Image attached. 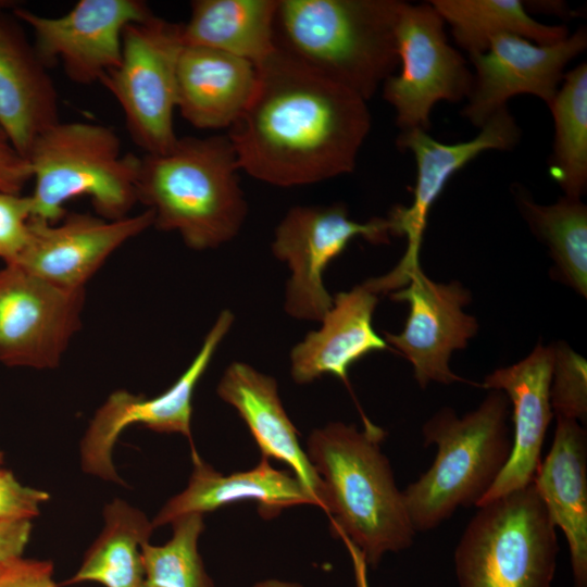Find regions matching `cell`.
Here are the masks:
<instances>
[{"instance_id": "obj_2", "label": "cell", "mask_w": 587, "mask_h": 587, "mask_svg": "<svg viewBox=\"0 0 587 587\" xmlns=\"http://www.w3.org/2000/svg\"><path fill=\"white\" fill-rule=\"evenodd\" d=\"M363 420V429L342 422L313 429L305 452L323 484V510L364 583L366 566L376 567L387 552L410 548L416 532L380 448L385 432Z\"/></svg>"}, {"instance_id": "obj_30", "label": "cell", "mask_w": 587, "mask_h": 587, "mask_svg": "<svg viewBox=\"0 0 587 587\" xmlns=\"http://www.w3.org/2000/svg\"><path fill=\"white\" fill-rule=\"evenodd\" d=\"M171 524L173 536L166 544L141 547L145 587H215L198 551L203 514H186Z\"/></svg>"}, {"instance_id": "obj_4", "label": "cell", "mask_w": 587, "mask_h": 587, "mask_svg": "<svg viewBox=\"0 0 587 587\" xmlns=\"http://www.w3.org/2000/svg\"><path fill=\"white\" fill-rule=\"evenodd\" d=\"M399 0H278L276 49L370 100L399 66Z\"/></svg>"}, {"instance_id": "obj_32", "label": "cell", "mask_w": 587, "mask_h": 587, "mask_svg": "<svg viewBox=\"0 0 587 587\" xmlns=\"http://www.w3.org/2000/svg\"><path fill=\"white\" fill-rule=\"evenodd\" d=\"M32 200L29 195L0 191V259L13 264L29 236Z\"/></svg>"}, {"instance_id": "obj_28", "label": "cell", "mask_w": 587, "mask_h": 587, "mask_svg": "<svg viewBox=\"0 0 587 587\" xmlns=\"http://www.w3.org/2000/svg\"><path fill=\"white\" fill-rule=\"evenodd\" d=\"M517 204L532 232L548 247L553 276L586 298L587 207L566 196L553 204H538L522 192Z\"/></svg>"}, {"instance_id": "obj_16", "label": "cell", "mask_w": 587, "mask_h": 587, "mask_svg": "<svg viewBox=\"0 0 587 587\" xmlns=\"http://www.w3.org/2000/svg\"><path fill=\"white\" fill-rule=\"evenodd\" d=\"M587 47L579 28L564 40L539 45L513 34L491 39L488 49L469 55L475 73L462 115L480 128L516 95L528 93L549 104L563 80L566 65Z\"/></svg>"}, {"instance_id": "obj_31", "label": "cell", "mask_w": 587, "mask_h": 587, "mask_svg": "<svg viewBox=\"0 0 587 587\" xmlns=\"http://www.w3.org/2000/svg\"><path fill=\"white\" fill-rule=\"evenodd\" d=\"M553 347V366L550 384V402L555 417L587 420V361L566 342Z\"/></svg>"}, {"instance_id": "obj_14", "label": "cell", "mask_w": 587, "mask_h": 587, "mask_svg": "<svg viewBox=\"0 0 587 587\" xmlns=\"http://www.w3.org/2000/svg\"><path fill=\"white\" fill-rule=\"evenodd\" d=\"M234 323V314L223 310L204 337L195 359L163 394L146 398L116 390L98 409L82 441V465L87 473L123 483L112 462V449L124 428L141 424L158 433H178L191 439L192 396L220 344Z\"/></svg>"}, {"instance_id": "obj_19", "label": "cell", "mask_w": 587, "mask_h": 587, "mask_svg": "<svg viewBox=\"0 0 587 587\" xmlns=\"http://www.w3.org/2000/svg\"><path fill=\"white\" fill-rule=\"evenodd\" d=\"M0 0V125L27 155L34 140L60 121L59 93L23 23Z\"/></svg>"}, {"instance_id": "obj_10", "label": "cell", "mask_w": 587, "mask_h": 587, "mask_svg": "<svg viewBox=\"0 0 587 587\" xmlns=\"http://www.w3.org/2000/svg\"><path fill=\"white\" fill-rule=\"evenodd\" d=\"M471 140L444 143L422 129L401 132L397 146L412 151L416 163L413 200L409 207L396 205L386 217L389 233L405 236L407 249L389 273L369 278L377 295L396 291L408 283L409 274L420 267V251L429 211L452 176L486 150H511L521 139V129L508 108L497 111Z\"/></svg>"}, {"instance_id": "obj_1", "label": "cell", "mask_w": 587, "mask_h": 587, "mask_svg": "<svg viewBox=\"0 0 587 587\" xmlns=\"http://www.w3.org/2000/svg\"><path fill=\"white\" fill-rule=\"evenodd\" d=\"M257 67V86L228 138L240 170L278 187L351 173L371 129L366 100L283 52Z\"/></svg>"}, {"instance_id": "obj_27", "label": "cell", "mask_w": 587, "mask_h": 587, "mask_svg": "<svg viewBox=\"0 0 587 587\" xmlns=\"http://www.w3.org/2000/svg\"><path fill=\"white\" fill-rule=\"evenodd\" d=\"M429 3L451 27L453 38L469 55L488 49L492 38L513 34L539 45L564 40L563 25H546L533 18L520 0H433Z\"/></svg>"}, {"instance_id": "obj_37", "label": "cell", "mask_w": 587, "mask_h": 587, "mask_svg": "<svg viewBox=\"0 0 587 587\" xmlns=\"http://www.w3.org/2000/svg\"><path fill=\"white\" fill-rule=\"evenodd\" d=\"M526 3H529L536 9L541 8L547 14H555L558 16H566L569 14L565 3L561 1H532Z\"/></svg>"}, {"instance_id": "obj_38", "label": "cell", "mask_w": 587, "mask_h": 587, "mask_svg": "<svg viewBox=\"0 0 587 587\" xmlns=\"http://www.w3.org/2000/svg\"><path fill=\"white\" fill-rule=\"evenodd\" d=\"M251 587H304L296 582L268 578L254 583Z\"/></svg>"}, {"instance_id": "obj_20", "label": "cell", "mask_w": 587, "mask_h": 587, "mask_svg": "<svg viewBox=\"0 0 587 587\" xmlns=\"http://www.w3.org/2000/svg\"><path fill=\"white\" fill-rule=\"evenodd\" d=\"M193 470L187 487L171 498L152 521L153 528L171 524L179 516L212 512L222 507L252 500L264 520H272L287 508L311 504L314 500L290 472L277 470L270 459L252 469L224 475L204 462L191 450Z\"/></svg>"}, {"instance_id": "obj_34", "label": "cell", "mask_w": 587, "mask_h": 587, "mask_svg": "<svg viewBox=\"0 0 587 587\" xmlns=\"http://www.w3.org/2000/svg\"><path fill=\"white\" fill-rule=\"evenodd\" d=\"M30 179L32 172L27 158L21 153L0 125V191L22 193Z\"/></svg>"}, {"instance_id": "obj_5", "label": "cell", "mask_w": 587, "mask_h": 587, "mask_svg": "<svg viewBox=\"0 0 587 587\" xmlns=\"http://www.w3.org/2000/svg\"><path fill=\"white\" fill-rule=\"evenodd\" d=\"M509 414L508 397L489 390L475 410L461 417L444 407L426 421L424 446L435 445L436 457L402 491L416 533L437 528L459 508L479 504L511 455Z\"/></svg>"}, {"instance_id": "obj_17", "label": "cell", "mask_w": 587, "mask_h": 587, "mask_svg": "<svg viewBox=\"0 0 587 587\" xmlns=\"http://www.w3.org/2000/svg\"><path fill=\"white\" fill-rule=\"evenodd\" d=\"M149 209L121 220L66 213L57 223L30 217L27 243L13 264L57 286L83 289L127 240L153 226Z\"/></svg>"}, {"instance_id": "obj_8", "label": "cell", "mask_w": 587, "mask_h": 587, "mask_svg": "<svg viewBox=\"0 0 587 587\" xmlns=\"http://www.w3.org/2000/svg\"><path fill=\"white\" fill-rule=\"evenodd\" d=\"M182 24L155 16L126 26L120 64L102 84L124 114L133 141L145 154L168 151L174 129L176 67L183 48Z\"/></svg>"}, {"instance_id": "obj_25", "label": "cell", "mask_w": 587, "mask_h": 587, "mask_svg": "<svg viewBox=\"0 0 587 587\" xmlns=\"http://www.w3.org/2000/svg\"><path fill=\"white\" fill-rule=\"evenodd\" d=\"M278 0H195L182 24L185 46H200L245 59L255 66L275 51Z\"/></svg>"}, {"instance_id": "obj_18", "label": "cell", "mask_w": 587, "mask_h": 587, "mask_svg": "<svg viewBox=\"0 0 587 587\" xmlns=\"http://www.w3.org/2000/svg\"><path fill=\"white\" fill-rule=\"evenodd\" d=\"M552 366V344L545 346L539 341L523 360L495 370L480 384L488 390L502 391L512 404L513 445L507 465L477 507L533 483L553 416Z\"/></svg>"}, {"instance_id": "obj_24", "label": "cell", "mask_w": 587, "mask_h": 587, "mask_svg": "<svg viewBox=\"0 0 587 587\" xmlns=\"http://www.w3.org/2000/svg\"><path fill=\"white\" fill-rule=\"evenodd\" d=\"M555 527L569 544L575 587H587V433L557 417L550 451L533 480Z\"/></svg>"}, {"instance_id": "obj_7", "label": "cell", "mask_w": 587, "mask_h": 587, "mask_svg": "<svg viewBox=\"0 0 587 587\" xmlns=\"http://www.w3.org/2000/svg\"><path fill=\"white\" fill-rule=\"evenodd\" d=\"M477 508L454 551L459 587H551L557 527L534 483Z\"/></svg>"}, {"instance_id": "obj_39", "label": "cell", "mask_w": 587, "mask_h": 587, "mask_svg": "<svg viewBox=\"0 0 587 587\" xmlns=\"http://www.w3.org/2000/svg\"><path fill=\"white\" fill-rule=\"evenodd\" d=\"M2 465V453L0 452V466Z\"/></svg>"}, {"instance_id": "obj_3", "label": "cell", "mask_w": 587, "mask_h": 587, "mask_svg": "<svg viewBox=\"0 0 587 587\" xmlns=\"http://www.w3.org/2000/svg\"><path fill=\"white\" fill-rule=\"evenodd\" d=\"M238 171L228 136L182 137L140 158L137 201L158 229L178 233L190 249H215L237 236L248 213Z\"/></svg>"}, {"instance_id": "obj_33", "label": "cell", "mask_w": 587, "mask_h": 587, "mask_svg": "<svg viewBox=\"0 0 587 587\" xmlns=\"http://www.w3.org/2000/svg\"><path fill=\"white\" fill-rule=\"evenodd\" d=\"M48 499L47 492L23 486L10 471L0 466V522L32 520Z\"/></svg>"}, {"instance_id": "obj_21", "label": "cell", "mask_w": 587, "mask_h": 587, "mask_svg": "<svg viewBox=\"0 0 587 587\" xmlns=\"http://www.w3.org/2000/svg\"><path fill=\"white\" fill-rule=\"evenodd\" d=\"M216 392L243 420L261 457L287 464L315 505L323 509L322 480L300 446L298 432L283 407L276 379L235 361L224 371Z\"/></svg>"}, {"instance_id": "obj_15", "label": "cell", "mask_w": 587, "mask_h": 587, "mask_svg": "<svg viewBox=\"0 0 587 587\" xmlns=\"http://www.w3.org/2000/svg\"><path fill=\"white\" fill-rule=\"evenodd\" d=\"M390 299L408 303L410 312L402 332L386 333L385 341L412 364L420 387L469 383L451 371L449 361L478 332L476 317L463 311L471 302L470 291L455 280L436 283L420 266L404 287L390 292Z\"/></svg>"}, {"instance_id": "obj_36", "label": "cell", "mask_w": 587, "mask_h": 587, "mask_svg": "<svg viewBox=\"0 0 587 587\" xmlns=\"http://www.w3.org/2000/svg\"><path fill=\"white\" fill-rule=\"evenodd\" d=\"M32 520L0 522V569L22 557L32 533Z\"/></svg>"}, {"instance_id": "obj_22", "label": "cell", "mask_w": 587, "mask_h": 587, "mask_svg": "<svg viewBox=\"0 0 587 587\" xmlns=\"http://www.w3.org/2000/svg\"><path fill=\"white\" fill-rule=\"evenodd\" d=\"M378 302L365 282L333 297L330 310L317 330L307 334L290 352V374L297 384H309L329 374L348 385V372L363 357L388 348L373 327Z\"/></svg>"}, {"instance_id": "obj_23", "label": "cell", "mask_w": 587, "mask_h": 587, "mask_svg": "<svg viewBox=\"0 0 587 587\" xmlns=\"http://www.w3.org/2000/svg\"><path fill=\"white\" fill-rule=\"evenodd\" d=\"M257 67L236 55L183 46L176 67V109L199 129L232 127L257 86Z\"/></svg>"}, {"instance_id": "obj_9", "label": "cell", "mask_w": 587, "mask_h": 587, "mask_svg": "<svg viewBox=\"0 0 587 587\" xmlns=\"http://www.w3.org/2000/svg\"><path fill=\"white\" fill-rule=\"evenodd\" d=\"M444 25L429 2H403L400 9L395 33L401 68L384 82L383 96L395 109L401 132H427L437 102L457 103L472 91L474 76L448 42Z\"/></svg>"}, {"instance_id": "obj_29", "label": "cell", "mask_w": 587, "mask_h": 587, "mask_svg": "<svg viewBox=\"0 0 587 587\" xmlns=\"http://www.w3.org/2000/svg\"><path fill=\"white\" fill-rule=\"evenodd\" d=\"M554 121L549 174L564 196L580 199L587 186V65L564 74L549 104Z\"/></svg>"}, {"instance_id": "obj_12", "label": "cell", "mask_w": 587, "mask_h": 587, "mask_svg": "<svg viewBox=\"0 0 587 587\" xmlns=\"http://www.w3.org/2000/svg\"><path fill=\"white\" fill-rule=\"evenodd\" d=\"M85 288L68 289L17 265L0 270V362L55 367L82 325Z\"/></svg>"}, {"instance_id": "obj_6", "label": "cell", "mask_w": 587, "mask_h": 587, "mask_svg": "<svg viewBox=\"0 0 587 587\" xmlns=\"http://www.w3.org/2000/svg\"><path fill=\"white\" fill-rule=\"evenodd\" d=\"M34 190L32 217L57 223L64 204L88 197L97 215L121 220L137 201L140 158L123 153L122 141L110 126L62 122L45 129L26 155Z\"/></svg>"}, {"instance_id": "obj_35", "label": "cell", "mask_w": 587, "mask_h": 587, "mask_svg": "<svg viewBox=\"0 0 587 587\" xmlns=\"http://www.w3.org/2000/svg\"><path fill=\"white\" fill-rule=\"evenodd\" d=\"M52 563L20 557L0 569V587H55Z\"/></svg>"}, {"instance_id": "obj_13", "label": "cell", "mask_w": 587, "mask_h": 587, "mask_svg": "<svg viewBox=\"0 0 587 587\" xmlns=\"http://www.w3.org/2000/svg\"><path fill=\"white\" fill-rule=\"evenodd\" d=\"M13 14L33 34L47 67L61 63L79 85L100 83L121 61L124 29L153 15L141 0H79L65 14L51 17L15 7Z\"/></svg>"}, {"instance_id": "obj_26", "label": "cell", "mask_w": 587, "mask_h": 587, "mask_svg": "<svg viewBox=\"0 0 587 587\" xmlns=\"http://www.w3.org/2000/svg\"><path fill=\"white\" fill-rule=\"evenodd\" d=\"M105 525L65 584L96 582L105 587H145L141 547L153 532L152 522L121 499L105 505Z\"/></svg>"}, {"instance_id": "obj_11", "label": "cell", "mask_w": 587, "mask_h": 587, "mask_svg": "<svg viewBox=\"0 0 587 587\" xmlns=\"http://www.w3.org/2000/svg\"><path fill=\"white\" fill-rule=\"evenodd\" d=\"M389 236L387 218L353 221L342 203L292 207L276 226L272 241L273 254L290 270L285 312L297 320L321 322L333 305L323 282L328 264L355 237L386 243Z\"/></svg>"}]
</instances>
